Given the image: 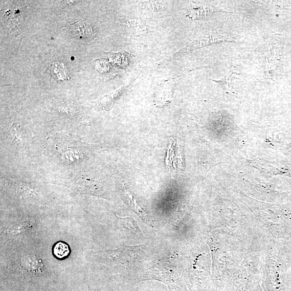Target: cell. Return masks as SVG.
Here are the masks:
<instances>
[{
    "instance_id": "3957f363",
    "label": "cell",
    "mask_w": 291,
    "mask_h": 291,
    "mask_svg": "<svg viewBox=\"0 0 291 291\" xmlns=\"http://www.w3.org/2000/svg\"><path fill=\"white\" fill-rule=\"evenodd\" d=\"M216 12V9L212 6L200 4L190 5L187 11L188 18L193 20L205 19L210 17Z\"/></svg>"
},
{
    "instance_id": "8992f818",
    "label": "cell",
    "mask_w": 291,
    "mask_h": 291,
    "mask_svg": "<svg viewBox=\"0 0 291 291\" xmlns=\"http://www.w3.org/2000/svg\"><path fill=\"white\" fill-rule=\"evenodd\" d=\"M23 266L29 271L37 272L42 267V263L41 261L34 257L27 256L22 261Z\"/></svg>"
},
{
    "instance_id": "52a82bcc",
    "label": "cell",
    "mask_w": 291,
    "mask_h": 291,
    "mask_svg": "<svg viewBox=\"0 0 291 291\" xmlns=\"http://www.w3.org/2000/svg\"><path fill=\"white\" fill-rule=\"evenodd\" d=\"M53 252L55 256L59 259L66 257L70 253V249L67 244L59 242L55 246Z\"/></svg>"
},
{
    "instance_id": "277c9868",
    "label": "cell",
    "mask_w": 291,
    "mask_h": 291,
    "mask_svg": "<svg viewBox=\"0 0 291 291\" xmlns=\"http://www.w3.org/2000/svg\"><path fill=\"white\" fill-rule=\"evenodd\" d=\"M281 50L276 46L270 48L265 59V71L268 76H272L280 64Z\"/></svg>"
},
{
    "instance_id": "ba28073f",
    "label": "cell",
    "mask_w": 291,
    "mask_h": 291,
    "mask_svg": "<svg viewBox=\"0 0 291 291\" xmlns=\"http://www.w3.org/2000/svg\"><path fill=\"white\" fill-rule=\"evenodd\" d=\"M53 74L59 79H66V69L62 62H57L54 63L52 68Z\"/></svg>"
},
{
    "instance_id": "30bf717a",
    "label": "cell",
    "mask_w": 291,
    "mask_h": 291,
    "mask_svg": "<svg viewBox=\"0 0 291 291\" xmlns=\"http://www.w3.org/2000/svg\"><path fill=\"white\" fill-rule=\"evenodd\" d=\"M148 4L150 5L154 12H162L166 8V4L163 2H150Z\"/></svg>"
},
{
    "instance_id": "7a4b0ae2",
    "label": "cell",
    "mask_w": 291,
    "mask_h": 291,
    "mask_svg": "<svg viewBox=\"0 0 291 291\" xmlns=\"http://www.w3.org/2000/svg\"><path fill=\"white\" fill-rule=\"evenodd\" d=\"M69 31L79 39H92L95 36L94 26L85 21H75L69 23Z\"/></svg>"
},
{
    "instance_id": "6da1fadb",
    "label": "cell",
    "mask_w": 291,
    "mask_h": 291,
    "mask_svg": "<svg viewBox=\"0 0 291 291\" xmlns=\"http://www.w3.org/2000/svg\"><path fill=\"white\" fill-rule=\"evenodd\" d=\"M233 38L223 35L217 34L206 35L197 38L195 41L190 43L187 46L180 49L173 56L175 57L177 55L191 52L197 49L209 45L221 42H233Z\"/></svg>"
},
{
    "instance_id": "9c48e42d",
    "label": "cell",
    "mask_w": 291,
    "mask_h": 291,
    "mask_svg": "<svg viewBox=\"0 0 291 291\" xmlns=\"http://www.w3.org/2000/svg\"><path fill=\"white\" fill-rule=\"evenodd\" d=\"M235 72L234 68H232L223 78L218 80V81H217V80H213V81L222 86L225 89H227L229 85H230L231 82H232L233 75L236 74Z\"/></svg>"
},
{
    "instance_id": "5b68a950",
    "label": "cell",
    "mask_w": 291,
    "mask_h": 291,
    "mask_svg": "<svg viewBox=\"0 0 291 291\" xmlns=\"http://www.w3.org/2000/svg\"><path fill=\"white\" fill-rule=\"evenodd\" d=\"M128 29L135 35H142L148 33V28L142 19L135 18L128 19L126 23Z\"/></svg>"
}]
</instances>
